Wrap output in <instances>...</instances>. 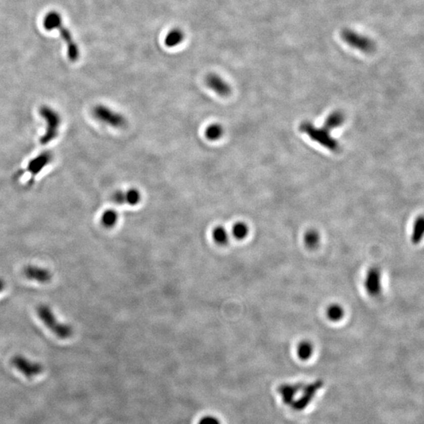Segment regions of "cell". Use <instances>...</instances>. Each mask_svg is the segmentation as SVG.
<instances>
[{"label": "cell", "instance_id": "obj_13", "mask_svg": "<svg viewBox=\"0 0 424 424\" xmlns=\"http://www.w3.org/2000/svg\"><path fill=\"white\" fill-rule=\"evenodd\" d=\"M304 385L302 384H284L279 387V392L282 395L284 402L287 405L292 404L293 398L299 392V390L303 389Z\"/></svg>", "mask_w": 424, "mask_h": 424}, {"label": "cell", "instance_id": "obj_19", "mask_svg": "<svg viewBox=\"0 0 424 424\" xmlns=\"http://www.w3.org/2000/svg\"><path fill=\"white\" fill-rule=\"evenodd\" d=\"M249 229L247 224L243 222L235 223L232 228V234L237 240H244L247 238Z\"/></svg>", "mask_w": 424, "mask_h": 424}, {"label": "cell", "instance_id": "obj_16", "mask_svg": "<svg viewBox=\"0 0 424 424\" xmlns=\"http://www.w3.org/2000/svg\"><path fill=\"white\" fill-rule=\"evenodd\" d=\"M119 220V215L117 211L113 209L106 210L102 213L101 217V222L106 228H113L117 224Z\"/></svg>", "mask_w": 424, "mask_h": 424}, {"label": "cell", "instance_id": "obj_4", "mask_svg": "<svg viewBox=\"0 0 424 424\" xmlns=\"http://www.w3.org/2000/svg\"><path fill=\"white\" fill-rule=\"evenodd\" d=\"M39 113L46 122V130L44 135L40 138V143L46 145L53 141L58 135V128L61 124V117L57 112L48 106H42Z\"/></svg>", "mask_w": 424, "mask_h": 424}, {"label": "cell", "instance_id": "obj_8", "mask_svg": "<svg viewBox=\"0 0 424 424\" xmlns=\"http://www.w3.org/2000/svg\"><path fill=\"white\" fill-rule=\"evenodd\" d=\"M343 38L350 46H354L357 49L361 50L365 52H369L374 49V45L370 39L362 35H358L350 30L344 31Z\"/></svg>", "mask_w": 424, "mask_h": 424}, {"label": "cell", "instance_id": "obj_3", "mask_svg": "<svg viewBox=\"0 0 424 424\" xmlns=\"http://www.w3.org/2000/svg\"><path fill=\"white\" fill-rule=\"evenodd\" d=\"M93 115L95 119L101 123L114 128H123L127 124L125 116L104 105L95 106L93 109Z\"/></svg>", "mask_w": 424, "mask_h": 424}, {"label": "cell", "instance_id": "obj_5", "mask_svg": "<svg viewBox=\"0 0 424 424\" xmlns=\"http://www.w3.org/2000/svg\"><path fill=\"white\" fill-rule=\"evenodd\" d=\"M11 364L28 379L35 378L43 371V366L40 363L31 361L22 355L14 356L11 359Z\"/></svg>", "mask_w": 424, "mask_h": 424}, {"label": "cell", "instance_id": "obj_23", "mask_svg": "<svg viewBox=\"0 0 424 424\" xmlns=\"http://www.w3.org/2000/svg\"><path fill=\"white\" fill-rule=\"evenodd\" d=\"M199 424H220V422L216 418L212 416H207L204 417L200 421Z\"/></svg>", "mask_w": 424, "mask_h": 424}, {"label": "cell", "instance_id": "obj_18", "mask_svg": "<svg viewBox=\"0 0 424 424\" xmlns=\"http://www.w3.org/2000/svg\"><path fill=\"white\" fill-rule=\"evenodd\" d=\"M313 352V347L309 342H302L297 347V354L299 359L303 361L310 359Z\"/></svg>", "mask_w": 424, "mask_h": 424}, {"label": "cell", "instance_id": "obj_17", "mask_svg": "<svg viewBox=\"0 0 424 424\" xmlns=\"http://www.w3.org/2000/svg\"><path fill=\"white\" fill-rule=\"evenodd\" d=\"M212 238L215 243L219 245H225L229 242V233L224 226L218 225L212 231Z\"/></svg>", "mask_w": 424, "mask_h": 424}, {"label": "cell", "instance_id": "obj_9", "mask_svg": "<svg viewBox=\"0 0 424 424\" xmlns=\"http://www.w3.org/2000/svg\"><path fill=\"white\" fill-rule=\"evenodd\" d=\"M113 201L118 204H128L130 206H135L142 201V194L136 188H130L123 191L119 190L113 195Z\"/></svg>", "mask_w": 424, "mask_h": 424}, {"label": "cell", "instance_id": "obj_1", "mask_svg": "<svg viewBox=\"0 0 424 424\" xmlns=\"http://www.w3.org/2000/svg\"><path fill=\"white\" fill-rule=\"evenodd\" d=\"M43 25L48 31L55 30V29L59 31L61 36L67 45L68 56L69 59L72 62L77 60L79 57V46L73 39L70 31L64 26L60 14L55 11L48 13L43 20Z\"/></svg>", "mask_w": 424, "mask_h": 424}, {"label": "cell", "instance_id": "obj_12", "mask_svg": "<svg viewBox=\"0 0 424 424\" xmlns=\"http://www.w3.org/2000/svg\"><path fill=\"white\" fill-rule=\"evenodd\" d=\"M52 160V153L51 152H44L39 156L32 159L28 163L26 171L30 172L32 178H35L41 171H42Z\"/></svg>", "mask_w": 424, "mask_h": 424}, {"label": "cell", "instance_id": "obj_11", "mask_svg": "<svg viewBox=\"0 0 424 424\" xmlns=\"http://www.w3.org/2000/svg\"><path fill=\"white\" fill-rule=\"evenodd\" d=\"M365 289L371 296H378L381 292V273L376 268L369 269L364 281Z\"/></svg>", "mask_w": 424, "mask_h": 424}, {"label": "cell", "instance_id": "obj_21", "mask_svg": "<svg viewBox=\"0 0 424 424\" xmlns=\"http://www.w3.org/2000/svg\"><path fill=\"white\" fill-rule=\"evenodd\" d=\"M424 221L422 217L418 218L414 225L413 234H412V241L414 243H419L422 239L423 235Z\"/></svg>", "mask_w": 424, "mask_h": 424}, {"label": "cell", "instance_id": "obj_14", "mask_svg": "<svg viewBox=\"0 0 424 424\" xmlns=\"http://www.w3.org/2000/svg\"><path fill=\"white\" fill-rule=\"evenodd\" d=\"M185 39V34L179 28H173L166 35L164 44L169 48H175L181 44Z\"/></svg>", "mask_w": 424, "mask_h": 424}, {"label": "cell", "instance_id": "obj_6", "mask_svg": "<svg viewBox=\"0 0 424 424\" xmlns=\"http://www.w3.org/2000/svg\"><path fill=\"white\" fill-rule=\"evenodd\" d=\"M208 88L222 97H226L231 93V86L226 80L215 73H210L205 79Z\"/></svg>", "mask_w": 424, "mask_h": 424}, {"label": "cell", "instance_id": "obj_7", "mask_svg": "<svg viewBox=\"0 0 424 424\" xmlns=\"http://www.w3.org/2000/svg\"><path fill=\"white\" fill-rule=\"evenodd\" d=\"M23 273L28 280L39 284H48L52 280V273L49 269L41 266L28 265L24 268Z\"/></svg>", "mask_w": 424, "mask_h": 424}, {"label": "cell", "instance_id": "obj_24", "mask_svg": "<svg viewBox=\"0 0 424 424\" xmlns=\"http://www.w3.org/2000/svg\"><path fill=\"white\" fill-rule=\"evenodd\" d=\"M4 288H5V283H4L3 279L0 278V292L4 291Z\"/></svg>", "mask_w": 424, "mask_h": 424}, {"label": "cell", "instance_id": "obj_20", "mask_svg": "<svg viewBox=\"0 0 424 424\" xmlns=\"http://www.w3.org/2000/svg\"><path fill=\"white\" fill-rule=\"evenodd\" d=\"M344 315V310L340 305L334 304L330 306L327 310V316L332 321H339Z\"/></svg>", "mask_w": 424, "mask_h": 424}, {"label": "cell", "instance_id": "obj_10", "mask_svg": "<svg viewBox=\"0 0 424 424\" xmlns=\"http://www.w3.org/2000/svg\"><path fill=\"white\" fill-rule=\"evenodd\" d=\"M321 387H322V383L320 382V381L313 383V384H308V385H305L303 387L304 392H303V395H302L301 398H299L298 401H296L292 405H293V408L296 410L299 411L304 409L310 403V401L313 400V397L315 395L317 390L320 389Z\"/></svg>", "mask_w": 424, "mask_h": 424}, {"label": "cell", "instance_id": "obj_15", "mask_svg": "<svg viewBox=\"0 0 424 424\" xmlns=\"http://www.w3.org/2000/svg\"><path fill=\"white\" fill-rule=\"evenodd\" d=\"M205 137L207 139L211 142L218 141L223 137L225 134V129L223 126L219 123H212L205 129Z\"/></svg>", "mask_w": 424, "mask_h": 424}, {"label": "cell", "instance_id": "obj_22", "mask_svg": "<svg viewBox=\"0 0 424 424\" xmlns=\"http://www.w3.org/2000/svg\"><path fill=\"white\" fill-rule=\"evenodd\" d=\"M319 235L315 231H310L305 235V243L310 248H314L319 243Z\"/></svg>", "mask_w": 424, "mask_h": 424}, {"label": "cell", "instance_id": "obj_2", "mask_svg": "<svg viewBox=\"0 0 424 424\" xmlns=\"http://www.w3.org/2000/svg\"><path fill=\"white\" fill-rule=\"evenodd\" d=\"M39 320L51 333L62 340H67L73 335V329L69 324L59 322L55 313L48 305L41 304L36 309Z\"/></svg>", "mask_w": 424, "mask_h": 424}]
</instances>
